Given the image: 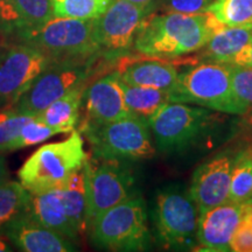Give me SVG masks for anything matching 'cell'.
<instances>
[{"instance_id": "obj_1", "label": "cell", "mask_w": 252, "mask_h": 252, "mask_svg": "<svg viewBox=\"0 0 252 252\" xmlns=\"http://www.w3.org/2000/svg\"><path fill=\"white\" fill-rule=\"evenodd\" d=\"M224 26L208 11L196 14L152 12L144 19L133 49L156 58H180L202 49L213 34Z\"/></svg>"}, {"instance_id": "obj_2", "label": "cell", "mask_w": 252, "mask_h": 252, "mask_svg": "<svg viewBox=\"0 0 252 252\" xmlns=\"http://www.w3.org/2000/svg\"><path fill=\"white\" fill-rule=\"evenodd\" d=\"M81 132L74 130L65 140L41 146L26 160L18 175L31 194L62 187L87 161Z\"/></svg>"}, {"instance_id": "obj_3", "label": "cell", "mask_w": 252, "mask_h": 252, "mask_svg": "<svg viewBox=\"0 0 252 252\" xmlns=\"http://www.w3.org/2000/svg\"><path fill=\"white\" fill-rule=\"evenodd\" d=\"M172 102L187 103L226 115L242 116L248 109L235 96L229 63L206 61L179 72Z\"/></svg>"}, {"instance_id": "obj_4", "label": "cell", "mask_w": 252, "mask_h": 252, "mask_svg": "<svg viewBox=\"0 0 252 252\" xmlns=\"http://www.w3.org/2000/svg\"><path fill=\"white\" fill-rule=\"evenodd\" d=\"M91 241L110 251H144L151 244L146 203L139 195L106 209L90 224Z\"/></svg>"}, {"instance_id": "obj_5", "label": "cell", "mask_w": 252, "mask_h": 252, "mask_svg": "<svg viewBox=\"0 0 252 252\" xmlns=\"http://www.w3.org/2000/svg\"><path fill=\"white\" fill-rule=\"evenodd\" d=\"M94 156L103 159L140 160L156 154L149 121L138 115L109 123H81Z\"/></svg>"}, {"instance_id": "obj_6", "label": "cell", "mask_w": 252, "mask_h": 252, "mask_svg": "<svg viewBox=\"0 0 252 252\" xmlns=\"http://www.w3.org/2000/svg\"><path fill=\"white\" fill-rule=\"evenodd\" d=\"M220 113L194 104H166L149 119L158 150L166 153L187 150L215 128Z\"/></svg>"}, {"instance_id": "obj_7", "label": "cell", "mask_w": 252, "mask_h": 252, "mask_svg": "<svg viewBox=\"0 0 252 252\" xmlns=\"http://www.w3.org/2000/svg\"><path fill=\"white\" fill-rule=\"evenodd\" d=\"M15 40L42 50L53 61L96 59L102 54L94 36V19L54 17Z\"/></svg>"}, {"instance_id": "obj_8", "label": "cell", "mask_w": 252, "mask_h": 252, "mask_svg": "<svg viewBox=\"0 0 252 252\" xmlns=\"http://www.w3.org/2000/svg\"><path fill=\"white\" fill-rule=\"evenodd\" d=\"M198 212L189 190L172 185L157 194L153 222L157 237L165 249L174 251L198 250Z\"/></svg>"}, {"instance_id": "obj_9", "label": "cell", "mask_w": 252, "mask_h": 252, "mask_svg": "<svg viewBox=\"0 0 252 252\" xmlns=\"http://www.w3.org/2000/svg\"><path fill=\"white\" fill-rule=\"evenodd\" d=\"M96 59L53 61L12 108L21 113L39 115L69 91L88 84Z\"/></svg>"}, {"instance_id": "obj_10", "label": "cell", "mask_w": 252, "mask_h": 252, "mask_svg": "<svg viewBox=\"0 0 252 252\" xmlns=\"http://www.w3.org/2000/svg\"><path fill=\"white\" fill-rule=\"evenodd\" d=\"M89 229L93 220L106 209L135 196L134 176L123 160L94 156L84 163Z\"/></svg>"}, {"instance_id": "obj_11", "label": "cell", "mask_w": 252, "mask_h": 252, "mask_svg": "<svg viewBox=\"0 0 252 252\" xmlns=\"http://www.w3.org/2000/svg\"><path fill=\"white\" fill-rule=\"evenodd\" d=\"M153 9V1L141 5L128 0H112L108 9L94 19V36L100 53L110 61L125 55L133 48L144 19Z\"/></svg>"}, {"instance_id": "obj_12", "label": "cell", "mask_w": 252, "mask_h": 252, "mask_svg": "<svg viewBox=\"0 0 252 252\" xmlns=\"http://www.w3.org/2000/svg\"><path fill=\"white\" fill-rule=\"evenodd\" d=\"M52 62L35 47L5 42L0 48V109L12 108Z\"/></svg>"}, {"instance_id": "obj_13", "label": "cell", "mask_w": 252, "mask_h": 252, "mask_svg": "<svg viewBox=\"0 0 252 252\" xmlns=\"http://www.w3.org/2000/svg\"><path fill=\"white\" fill-rule=\"evenodd\" d=\"M235 154H217L194 171L188 190L200 214L229 200Z\"/></svg>"}, {"instance_id": "obj_14", "label": "cell", "mask_w": 252, "mask_h": 252, "mask_svg": "<svg viewBox=\"0 0 252 252\" xmlns=\"http://www.w3.org/2000/svg\"><path fill=\"white\" fill-rule=\"evenodd\" d=\"M115 71L128 86L147 87L172 91L176 87L179 71L169 59L149 55H122L116 59Z\"/></svg>"}, {"instance_id": "obj_15", "label": "cell", "mask_w": 252, "mask_h": 252, "mask_svg": "<svg viewBox=\"0 0 252 252\" xmlns=\"http://www.w3.org/2000/svg\"><path fill=\"white\" fill-rule=\"evenodd\" d=\"M0 234L25 252H71L76 245L71 239L46 228L34 220L27 210L12 219Z\"/></svg>"}, {"instance_id": "obj_16", "label": "cell", "mask_w": 252, "mask_h": 252, "mask_svg": "<svg viewBox=\"0 0 252 252\" xmlns=\"http://www.w3.org/2000/svg\"><path fill=\"white\" fill-rule=\"evenodd\" d=\"M86 117L82 123H109L134 115L125 102L122 81L116 71L87 86L83 103Z\"/></svg>"}, {"instance_id": "obj_17", "label": "cell", "mask_w": 252, "mask_h": 252, "mask_svg": "<svg viewBox=\"0 0 252 252\" xmlns=\"http://www.w3.org/2000/svg\"><path fill=\"white\" fill-rule=\"evenodd\" d=\"M249 203L226 201L201 213L198 216V250L210 252L230 251V242Z\"/></svg>"}, {"instance_id": "obj_18", "label": "cell", "mask_w": 252, "mask_h": 252, "mask_svg": "<svg viewBox=\"0 0 252 252\" xmlns=\"http://www.w3.org/2000/svg\"><path fill=\"white\" fill-rule=\"evenodd\" d=\"M53 18L52 0H0V36L15 40Z\"/></svg>"}, {"instance_id": "obj_19", "label": "cell", "mask_w": 252, "mask_h": 252, "mask_svg": "<svg viewBox=\"0 0 252 252\" xmlns=\"http://www.w3.org/2000/svg\"><path fill=\"white\" fill-rule=\"evenodd\" d=\"M27 213L46 228L54 230L71 241H76L80 236L63 209L58 189L31 194Z\"/></svg>"}, {"instance_id": "obj_20", "label": "cell", "mask_w": 252, "mask_h": 252, "mask_svg": "<svg viewBox=\"0 0 252 252\" xmlns=\"http://www.w3.org/2000/svg\"><path fill=\"white\" fill-rule=\"evenodd\" d=\"M250 43H252V25L224 26L213 34L202 48V56L207 61L229 63Z\"/></svg>"}, {"instance_id": "obj_21", "label": "cell", "mask_w": 252, "mask_h": 252, "mask_svg": "<svg viewBox=\"0 0 252 252\" xmlns=\"http://www.w3.org/2000/svg\"><path fill=\"white\" fill-rule=\"evenodd\" d=\"M87 86L88 84H84L69 91L64 96L49 104L35 117L47 125L58 128L61 133H71L80 119V110Z\"/></svg>"}, {"instance_id": "obj_22", "label": "cell", "mask_w": 252, "mask_h": 252, "mask_svg": "<svg viewBox=\"0 0 252 252\" xmlns=\"http://www.w3.org/2000/svg\"><path fill=\"white\" fill-rule=\"evenodd\" d=\"M58 193L63 209L78 235L86 232L89 229V219L84 167L71 175V178L62 187L58 188Z\"/></svg>"}, {"instance_id": "obj_23", "label": "cell", "mask_w": 252, "mask_h": 252, "mask_svg": "<svg viewBox=\"0 0 252 252\" xmlns=\"http://www.w3.org/2000/svg\"><path fill=\"white\" fill-rule=\"evenodd\" d=\"M125 102L134 115L149 119L166 104L172 103V94L168 90L147 87L128 86L122 81Z\"/></svg>"}, {"instance_id": "obj_24", "label": "cell", "mask_w": 252, "mask_h": 252, "mask_svg": "<svg viewBox=\"0 0 252 252\" xmlns=\"http://www.w3.org/2000/svg\"><path fill=\"white\" fill-rule=\"evenodd\" d=\"M231 202L252 204V150L235 154L230 181L229 200Z\"/></svg>"}, {"instance_id": "obj_25", "label": "cell", "mask_w": 252, "mask_h": 252, "mask_svg": "<svg viewBox=\"0 0 252 252\" xmlns=\"http://www.w3.org/2000/svg\"><path fill=\"white\" fill-rule=\"evenodd\" d=\"M31 193L20 182L0 184V230L12 219L27 210Z\"/></svg>"}, {"instance_id": "obj_26", "label": "cell", "mask_w": 252, "mask_h": 252, "mask_svg": "<svg viewBox=\"0 0 252 252\" xmlns=\"http://www.w3.org/2000/svg\"><path fill=\"white\" fill-rule=\"evenodd\" d=\"M112 0H52L56 18L96 19L108 9Z\"/></svg>"}, {"instance_id": "obj_27", "label": "cell", "mask_w": 252, "mask_h": 252, "mask_svg": "<svg viewBox=\"0 0 252 252\" xmlns=\"http://www.w3.org/2000/svg\"><path fill=\"white\" fill-rule=\"evenodd\" d=\"M207 11L226 26L252 25V0H215Z\"/></svg>"}, {"instance_id": "obj_28", "label": "cell", "mask_w": 252, "mask_h": 252, "mask_svg": "<svg viewBox=\"0 0 252 252\" xmlns=\"http://www.w3.org/2000/svg\"><path fill=\"white\" fill-rule=\"evenodd\" d=\"M35 116L18 112L13 108L0 111V153L11 152L12 145L20 134L21 128Z\"/></svg>"}, {"instance_id": "obj_29", "label": "cell", "mask_w": 252, "mask_h": 252, "mask_svg": "<svg viewBox=\"0 0 252 252\" xmlns=\"http://www.w3.org/2000/svg\"><path fill=\"white\" fill-rule=\"evenodd\" d=\"M59 133H61V132L58 128L52 127V126L47 125L46 123L41 122L36 117H33L21 128L20 134L18 135V138L12 145L11 152L12 151L25 149V147L42 144L47 139L52 138L53 135Z\"/></svg>"}, {"instance_id": "obj_30", "label": "cell", "mask_w": 252, "mask_h": 252, "mask_svg": "<svg viewBox=\"0 0 252 252\" xmlns=\"http://www.w3.org/2000/svg\"><path fill=\"white\" fill-rule=\"evenodd\" d=\"M230 65V77L235 96L248 111L252 109V68L242 67V65Z\"/></svg>"}, {"instance_id": "obj_31", "label": "cell", "mask_w": 252, "mask_h": 252, "mask_svg": "<svg viewBox=\"0 0 252 252\" xmlns=\"http://www.w3.org/2000/svg\"><path fill=\"white\" fill-rule=\"evenodd\" d=\"M230 251L252 252V204L249 206L232 236Z\"/></svg>"}, {"instance_id": "obj_32", "label": "cell", "mask_w": 252, "mask_h": 252, "mask_svg": "<svg viewBox=\"0 0 252 252\" xmlns=\"http://www.w3.org/2000/svg\"><path fill=\"white\" fill-rule=\"evenodd\" d=\"M215 0H161V6L166 12L184 14H196L207 11Z\"/></svg>"}, {"instance_id": "obj_33", "label": "cell", "mask_w": 252, "mask_h": 252, "mask_svg": "<svg viewBox=\"0 0 252 252\" xmlns=\"http://www.w3.org/2000/svg\"><path fill=\"white\" fill-rule=\"evenodd\" d=\"M229 63L242 65V67L252 68V43L248 45L247 47H244L241 52L237 53V54L231 59V61Z\"/></svg>"}, {"instance_id": "obj_34", "label": "cell", "mask_w": 252, "mask_h": 252, "mask_svg": "<svg viewBox=\"0 0 252 252\" xmlns=\"http://www.w3.org/2000/svg\"><path fill=\"white\" fill-rule=\"evenodd\" d=\"M242 117V127L245 131H248L249 133H252V109L249 110L248 112H245L244 115L241 116Z\"/></svg>"}, {"instance_id": "obj_35", "label": "cell", "mask_w": 252, "mask_h": 252, "mask_svg": "<svg viewBox=\"0 0 252 252\" xmlns=\"http://www.w3.org/2000/svg\"><path fill=\"white\" fill-rule=\"evenodd\" d=\"M8 179L9 173L7 169V165H6L5 158L0 153V184H4V182L8 181Z\"/></svg>"}, {"instance_id": "obj_36", "label": "cell", "mask_w": 252, "mask_h": 252, "mask_svg": "<svg viewBox=\"0 0 252 252\" xmlns=\"http://www.w3.org/2000/svg\"><path fill=\"white\" fill-rule=\"evenodd\" d=\"M8 241V239H7ZM7 241L5 239V236L0 234V252H6V251H12L11 245L7 243Z\"/></svg>"}, {"instance_id": "obj_37", "label": "cell", "mask_w": 252, "mask_h": 252, "mask_svg": "<svg viewBox=\"0 0 252 252\" xmlns=\"http://www.w3.org/2000/svg\"><path fill=\"white\" fill-rule=\"evenodd\" d=\"M128 1H132V2H135V4H149V2L152 1V0H128Z\"/></svg>"}, {"instance_id": "obj_38", "label": "cell", "mask_w": 252, "mask_h": 252, "mask_svg": "<svg viewBox=\"0 0 252 252\" xmlns=\"http://www.w3.org/2000/svg\"><path fill=\"white\" fill-rule=\"evenodd\" d=\"M6 42V41H4V40H2V37L1 36H0V48H1V46L2 45H4V43Z\"/></svg>"}]
</instances>
